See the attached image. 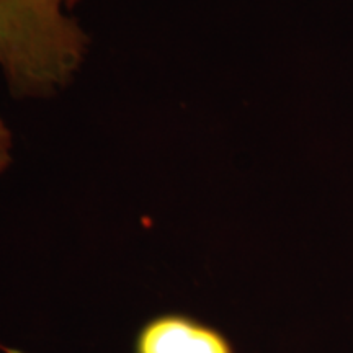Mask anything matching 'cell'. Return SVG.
Segmentation results:
<instances>
[{
  "instance_id": "cell-1",
  "label": "cell",
  "mask_w": 353,
  "mask_h": 353,
  "mask_svg": "<svg viewBox=\"0 0 353 353\" xmlns=\"http://www.w3.org/2000/svg\"><path fill=\"white\" fill-rule=\"evenodd\" d=\"M92 39L64 0H0V79L17 100H50L72 85Z\"/></svg>"
},
{
  "instance_id": "cell-3",
  "label": "cell",
  "mask_w": 353,
  "mask_h": 353,
  "mask_svg": "<svg viewBox=\"0 0 353 353\" xmlns=\"http://www.w3.org/2000/svg\"><path fill=\"white\" fill-rule=\"evenodd\" d=\"M13 162V136L10 128L0 117V175L10 169Z\"/></svg>"
},
{
  "instance_id": "cell-5",
  "label": "cell",
  "mask_w": 353,
  "mask_h": 353,
  "mask_svg": "<svg viewBox=\"0 0 353 353\" xmlns=\"http://www.w3.org/2000/svg\"><path fill=\"white\" fill-rule=\"evenodd\" d=\"M0 350L3 353H17V350H13V348H7L6 345H2V343H0Z\"/></svg>"
},
{
  "instance_id": "cell-2",
  "label": "cell",
  "mask_w": 353,
  "mask_h": 353,
  "mask_svg": "<svg viewBox=\"0 0 353 353\" xmlns=\"http://www.w3.org/2000/svg\"><path fill=\"white\" fill-rule=\"evenodd\" d=\"M132 353H236L223 332L183 312H164L141 325Z\"/></svg>"
},
{
  "instance_id": "cell-4",
  "label": "cell",
  "mask_w": 353,
  "mask_h": 353,
  "mask_svg": "<svg viewBox=\"0 0 353 353\" xmlns=\"http://www.w3.org/2000/svg\"><path fill=\"white\" fill-rule=\"evenodd\" d=\"M81 2H82V0H64V3L70 8V10H74V7H76L77 3H81Z\"/></svg>"
}]
</instances>
